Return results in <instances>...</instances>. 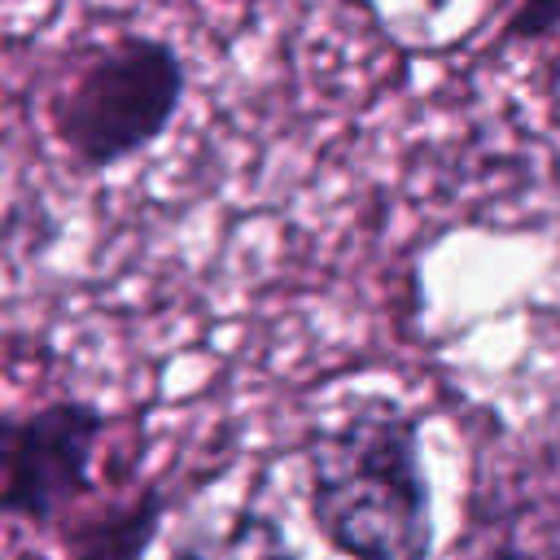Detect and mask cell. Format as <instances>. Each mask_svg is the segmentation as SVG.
Instances as JSON below:
<instances>
[{"label": "cell", "instance_id": "7a4b0ae2", "mask_svg": "<svg viewBox=\"0 0 560 560\" xmlns=\"http://www.w3.org/2000/svg\"><path fill=\"white\" fill-rule=\"evenodd\" d=\"M188 92L184 52L158 35H118L74 57L52 88L48 127L74 171H109L153 149Z\"/></svg>", "mask_w": 560, "mask_h": 560}, {"label": "cell", "instance_id": "3957f363", "mask_svg": "<svg viewBox=\"0 0 560 560\" xmlns=\"http://www.w3.org/2000/svg\"><path fill=\"white\" fill-rule=\"evenodd\" d=\"M101 433L105 411L88 398H52L4 416V516L44 529L88 499Z\"/></svg>", "mask_w": 560, "mask_h": 560}, {"label": "cell", "instance_id": "8992f818", "mask_svg": "<svg viewBox=\"0 0 560 560\" xmlns=\"http://www.w3.org/2000/svg\"><path fill=\"white\" fill-rule=\"evenodd\" d=\"M560 31V0H521L512 22H508V39H547Z\"/></svg>", "mask_w": 560, "mask_h": 560}, {"label": "cell", "instance_id": "5b68a950", "mask_svg": "<svg viewBox=\"0 0 560 560\" xmlns=\"http://www.w3.org/2000/svg\"><path fill=\"white\" fill-rule=\"evenodd\" d=\"M166 560H298L284 521L262 508H232L223 521L184 529Z\"/></svg>", "mask_w": 560, "mask_h": 560}, {"label": "cell", "instance_id": "277c9868", "mask_svg": "<svg viewBox=\"0 0 560 560\" xmlns=\"http://www.w3.org/2000/svg\"><path fill=\"white\" fill-rule=\"evenodd\" d=\"M166 521V490L144 486L122 508H101L66 538V560H144Z\"/></svg>", "mask_w": 560, "mask_h": 560}, {"label": "cell", "instance_id": "52a82bcc", "mask_svg": "<svg viewBox=\"0 0 560 560\" xmlns=\"http://www.w3.org/2000/svg\"><path fill=\"white\" fill-rule=\"evenodd\" d=\"M490 560H534V556H529V551H521V547H512V542H503Z\"/></svg>", "mask_w": 560, "mask_h": 560}, {"label": "cell", "instance_id": "6da1fadb", "mask_svg": "<svg viewBox=\"0 0 560 560\" xmlns=\"http://www.w3.org/2000/svg\"><path fill=\"white\" fill-rule=\"evenodd\" d=\"M306 512L346 560H429L433 486L420 455V416L394 398H354L302 442Z\"/></svg>", "mask_w": 560, "mask_h": 560}]
</instances>
